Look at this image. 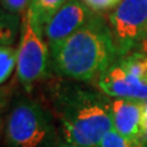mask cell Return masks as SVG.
<instances>
[{
	"instance_id": "obj_5",
	"label": "cell",
	"mask_w": 147,
	"mask_h": 147,
	"mask_svg": "<svg viewBox=\"0 0 147 147\" xmlns=\"http://www.w3.org/2000/svg\"><path fill=\"white\" fill-rule=\"evenodd\" d=\"M49 121L33 100H21L9 113L5 139L11 147H40L49 137Z\"/></svg>"
},
{
	"instance_id": "obj_4",
	"label": "cell",
	"mask_w": 147,
	"mask_h": 147,
	"mask_svg": "<svg viewBox=\"0 0 147 147\" xmlns=\"http://www.w3.org/2000/svg\"><path fill=\"white\" fill-rule=\"evenodd\" d=\"M97 85L110 98L147 100V54L137 50L119 57Z\"/></svg>"
},
{
	"instance_id": "obj_12",
	"label": "cell",
	"mask_w": 147,
	"mask_h": 147,
	"mask_svg": "<svg viewBox=\"0 0 147 147\" xmlns=\"http://www.w3.org/2000/svg\"><path fill=\"white\" fill-rule=\"evenodd\" d=\"M1 45H11L13 37L16 33V25L15 20L10 22V12H7L6 16L1 15Z\"/></svg>"
},
{
	"instance_id": "obj_8",
	"label": "cell",
	"mask_w": 147,
	"mask_h": 147,
	"mask_svg": "<svg viewBox=\"0 0 147 147\" xmlns=\"http://www.w3.org/2000/svg\"><path fill=\"white\" fill-rule=\"evenodd\" d=\"M113 129L130 139L147 141V100L113 98Z\"/></svg>"
},
{
	"instance_id": "obj_7",
	"label": "cell",
	"mask_w": 147,
	"mask_h": 147,
	"mask_svg": "<svg viewBox=\"0 0 147 147\" xmlns=\"http://www.w3.org/2000/svg\"><path fill=\"white\" fill-rule=\"evenodd\" d=\"M93 16V11H91L84 1L67 0L43 26L50 52L90 22Z\"/></svg>"
},
{
	"instance_id": "obj_10",
	"label": "cell",
	"mask_w": 147,
	"mask_h": 147,
	"mask_svg": "<svg viewBox=\"0 0 147 147\" xmlns=\"http://www.w3.org/2000/svg\"><path fill=\"white\" fill-rule=\"evenodd\" d=\"M17 48L12 45H1L0 48V82L9 80L13 70L17 67Z\"/></svg>"
},
{
	"instance_id": "obj_11",
	"label": "cell",
	"mask_w": 147,
	"mask_h": 147,
	"mask_svg": "<svg viewBox=\"0 0 147 147\" xmlns=\"http://www.w3.org/2000/svg\"><path fill=\"white\" fill-rule=\"evenodd\" d=\"M99 147H147V141L130 139L112 129L104 135Z\"/></svg>"
},
{
	"instance_id": "obj_9",
	"label": "cell",
	"mask_w": 147,
	"mask_h": 147,
	"mask_svg": "<svg viewBox=\"0 0 147 147\" xmlns=\"http://www.w3.org/2000/svg\"><path fill=\"white\" fill-rule=\"evenodd\" d=\"M67 0H32L30 7L33 10L34 15L42 24V26H44L45 22Z\"/></svg>"
},
{
	"instance_id": "obj_2",
	"label": "cell",
	"mask_w": 147,
	"mask_h": 147,
	"mask_svg": "<svg viewBox=\"0 0 147 147\" xmlns=\"http://www.w3.org/2000/svg\"><path fill=\"white\" fill-rule=\"evenodd\" d=\"M58 114L65 141L81 147H99L113 129L112 100L92 91H65L58 100Z\"/></svg>"
},
{
	"instance_id": "obj_15",
	"label": "cell",
	"mask_w": 147,
	"mask_h": 147,
	"mask_svg": "<svg viewBox=\"0 0 147 147\" xmlns=\"http://www.w3.org/2000/svg\"><path fill=\"white\" fill-rule=\"evenodd\" d=\"M137 48H139L140 52H142V53L147 54V36H146L145 38L142 39L141 42L139 43V45H137Z\"/></svg>"
},
{
	"instance_id": "obj_3",
	"label": "cell",
	"mask_w": 147,
	"mask_h": 147,
	"mask_svg": "<svg viewBox=\"0 0 147 147\" xmlns=\"http://www.w3.org/2000/svg\"><path fill=\"white\" fill-rule=\"evenodd\" d=\"M43 36V26L28 6L22 17L16 67L18 80L27 92L47 74L49 49Z\"/></svg>"
},
{
	"instance_id": "obj_6",
	"label": "cell",
	"mask_w": 147,
	"mask_h": 147,
	"mask_svg": "<svg viewBox=\"0 0 147 147\" xmlns=\"http://www.w3.org/2000/svg\"><path fill=\"white\" fill-rule=\"evenodd\" d=\"M109 24L118 55L130 53L147 36V0H123L109 15Z\"/></svg>"
},
{
	"instance_id": "obj_16",
	"label": "cell",
	"mask_w": 147,
	"mask_h": 147,
	"mask_svg": "<svg viewBox=\"0 0 147 147\" xmlns=\"http://www.w3.org/2000/svg\"><path fill=\"white\" fill-rule=\"evenodd\" d=\"M57 147H81V146H77V145L70 144V142H67V141H64V142H60Z\"/></svg>"
},
{
	"instance_id": "obj_14",
	"label": "cell",
	"mask_w": 147,
	"mask_h": 147,
	"mask_svg": "<svg viewBox=\"0 0 147 147\" xmlns=\"http://www.w3.org/2000/svg\"><path fill=\"white\" fill-rule=\"evenodd\" d=\"M32 0H3V6L6 12L10 13H20L27 10Z\"/></svg>"
},
{
	"instance_id": "obj_13",
	"label": "cell",
	"mask_w": 147,
	"mask_h": 147,
	"mask_svg": "<svg viewBox=\"0 0 147 147\" xmlns=\"http://www.w3.org/2000/svg\"><path fill=\"white\" fill-rule=\"evenodd\" d=\"M85 5L93 12H104L117 7L123 0H82Z\"/></svg>"
},
{
	"instance_id": "obj_1",
	"label": "cell",
	"mask_w": 147,
	"mask_h": 147,
	"mask_svg": "<svg viewBox=\"0 0 147 147\" xmlns=\"http://www.w3.org/2000/svg\"><path fill=\"white\" fill-rule=\"evenodd\" d=\"M50 54L61 76L81 82L98 80L119 57L112 30L94 16Z\"/></svg>"
}]
</instances>
